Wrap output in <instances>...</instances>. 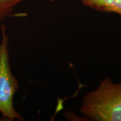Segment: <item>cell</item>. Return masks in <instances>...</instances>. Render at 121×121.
<instances>
[{
    "mask_svg": "<svg viewBox=\"0 0 121 121\" xmlns=\"http://www.w3.org/2000/svg\"><path fill=\"white\" fill-rule=\"evenodd\" d=\"M80 111L94 121H121V82L104 78L95 90L85 95Z\"/></svg>",
    "mask_w": 121,
    "mask_h": 121,
    "instance_id": "6da1fadb",
    "label": "cell"
},
{
    "mask_svg": "<svg viewBox=\"0 0 121 121\" xmlns=\"http://www.w3.org/2000/svg\"><path fill=\"white\" fill-rule=\"evenodd\" d=\"M0 113L5 121H23L15 109L13 98L19 83L11 70L9 54V36L5 25L0 27Z\"/></svg>",
    "mask_w": 121,
    "mask_h": 121,
    "instance_id": "7a4b0ae2",
    "label": "cell"
},
{
    "mask_svg": "<svg viewBox=\"0 0 121 121\" xmlns=\"http://www.w3.org/2000/svg\"><path fill=\"white\" fill-rule=\"evenodd\" d=\"M86 6L104 13H113L121 16V0H81Z\"/></svg>",
    "mask_w": 121,
    "mask_h": 121,
    "instance_id": "3957f363",
    "label": "cell"
},
{
    "mask_svg": "<svg viewBox=\"0 0 121 121\" xmlns=\"http://www.w3.org/2000/svg\"><path fill=\"white\" fill-rule=\"evenodd\" d=\"M26 0H0V22L12 13L17 4Z\"/></svg>",
    "mask_w": 121,
    "mask_h": 121,
    "instance_id": "277c9868",
    "label": "cell"
},
{
    "mask_svg": "<svg viewBox=\"0 0 121 121\" xmlns=\"http://www.w3.org/2000/svg\"><path fill=\"white\" fill-rule=\"evenodd\" d=\"M36 1H54L55 0H36Z\"/></svg>",
    "mask_w": 121,
    "mask_h": 121,
    "instance_id": "5b68a950",
    "label": "cell"
}]
</instances>
